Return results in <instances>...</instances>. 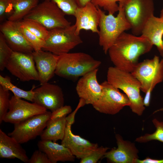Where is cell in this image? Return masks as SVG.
Here are the masks:
<instances>
[{
    "mask_svg": "<svg viewBox=\"0 0 163 163\" xmlns=\"http://www.w3.org/2000/svg\"><path fill=\"white\" fill-rule=\"evenodd\" d=\"M153 45L141 35L123 32L109 49L110 59L117 68L131 73L138 64L139 57L149 52Z\"/></svg>",
    "mask_w": 163,
    "mask_h": 163,
    "instance_id": "cell-1",
    "label": "cell"
},
{
    "mask_svg": "<svg viewBox=\"0 0 163 163\" xmlns=\"http://www.w3.org/2000/svg\"><path fill=\"white\" fill-rule=\"evenodd\" d=\"M101 63L85 53H68L59 56L55 74L74 80L98 69Z\"/></svg>",
    "mask_w": 163,
    "mask_h": 163,
    "instance_id": "cell-2",
    "label": "cell"
},
{
    "mask_svg": "<svg viewBox=\"0 0 163 163\" xmlns=\"http://www.w3.org/2000/svg\"><path fill=\"white\" fill-rule=\"evenodd\" d=\"M107 82L114 87L122 90L129 98L132 111L139 116L145 110L143 99L140 91L141 85L139 81L131 73L117 67L108 68L107 72Z\"/></svg>",
    "mask_w": 163,
    "mask_h": 163,
    "instance_id": "cell-3",
    "label": "cell"
},
{
    "mask_svg": "<svg viewBox=\"0 0 163 163\" xmlns=\"http://www.w3.org/2000/svg\"><path fill=\"white\" fill-rule=\"evenodd\" d=\"M118 14H106L97 6L99 12V43L105 54L118 37L126 30L131 29L130 24L125 17L122 4L119 3Z\"/></svg>",
    "mask_w": 163,
    "mask_h": 163,
    "instance_id": "cell-4",
    "label": "cell"
},
{
    "mask_svg": "<svg viewBox=\"0 0 163 163\" xmlns=\"http://www.w3.org/2000/svg\"><path fill=\"white\" fill-rule=\"evenodd\" d=\"M75 25L49 30L42 50L59 56L68 53L83 41L76 32Z\"/></svg>",
    "mask_w": 163,
    "mask_h": 163,
    "instance_id": "cell-5",
    "label": "cell"
},
{
    "mask_svg": "<svg viewBox=\"0 0 163 163\" xmlns=\"http://www.w3.org/2000/svg\"><path fill=\"white\" fill-rule=\"evenodd\" d=\"M65 15L55 2L44 0L34 8L24 18L37 21L49 30L71 25Z\"/></svg>",
    "mask_w": 163,
    "mask_h": 163,
    "instance_id": "cell-6",
    "label": "cell"
},
{
    "mask_svg": "<svg viewBox=\"0 0 163 163\" xmlns=\"http://www.w3.org/2000/svg\"><path fill=\"white\" fill-rule=\"evenodd\" d=\"M122 4L125 17L133 34L138 36L150 17L154 15L153 0H126Z\"/></svg>",
    "mask_w": 163,
    "mask_h": 163,
    "instance_id": "cell-7",
    "label": "cell"
},
{
    "mask_svg": "<svg viewBox=\"0 0 163 163\" xmlns=\"http://www.w3.org/2000/svg\"><path fill=\"white\" fill-rule=\"evenodd\" d=\"M103 90L101 95L92 105L93 108L100 113L114 115L126 106L130 105V101L125 94L121 92L107 81L101 83Z\"/></svg>",
    "mask_w": 163,
    "mask_h": 163,
    "instance_id": "cell-8",
    "label": "cell"
},
{
    "mask_svg": "<svg viewBox=\"0 0 163 163\" xmlns=\"http://www.w3.org/2000/svg\"><path fill=\"white\" fill-rule=\"evenodd\" d=\"M51 113L47 111L15 124L14 130L8 135L21 144L34 139L40 136L46 127Z\"/></svg>",
    "mask_w": 163,
    "mask_h": 163,
    "instance_id": "cell-9",
    "label": "cell"
},
{
    "mask_svg": "<svg viewBox=\"0 0 163 163\" xmlns=\"http://www.w3.org/2000/svg\"><path fill=\"white\" fill-rule=\"evenodd\" d=\"M5 68L22 82L39 81L38 74L32 53L13 51Z\"/></svg>",
    "mask_w": 163,
    "mask_h": 163,
    "instance_id": "cell-10",
    "label": "cell"
},
{
    "mask_svg": "<svg viewBox=\"0 0 163 163\" xmlns=\"http://www.w3.org/2000/svg\"><path fill=\"white\" fill-rule=\"evenodd\" d=\"M47 111L45 108L35 103H30L14 95L10 99L8 111L3 121L14 124Z\"/></svg>",
    "mask_w": 163,
    "mask_h": 163,
    "instance_id": "cell-11",
    "label": "cell"
},
{
    "mask_svg": "<svg viewBox=\"0 0 163 163\" xmlns=\"http://www.w3.org/2000/svg\"><path fill=\"white\" fill-rule=\"evenodd\" d=\"M33 102L51 112L64 106L62 89L59 86L47 82L34 90Z\"/></svg>",
    "mask_w": 163,
    "mask_h": 163,
    "instance_id": "cell-12",
    "label": "cell"
},
{
    "mask_svg": "<svg viewBox=\"0 0 163 163\" xmlns=\"http://www.w3.org/2000/svg\"><path fill=\"white\" fill-rule=\"evenodd\" d=\"M0 30L7 43L13 51L32 53L34 51L21 30L18 21L8 20L0 25Z\"/></svg>",
    "mask_w": 163,
    "mask_h": 163,
    "instance_id": "cell-13",
    "label": "cell"
},
{
    "mask_svg": "<svg viewBox=\"0 0 163 163\" xmlns=\"http://www.w3.org/2000/svg\"><path fill=\"white\" fill-rule=\"evenodd\" d=\"M98 69L85 75L79 79L76 90L80 98L83 99L86 104H93L99 98L103 92V87L97 79Z\"/></svg>",
    "mask_w": 163,
    "mask_h": 163,
    "instance_id": "cell-14",
    "label": "cell"
},
{
    "mask_svg": "<svg viewBox=\"0 0 163 163\" xmlns=\"http://www.w3.org/2000/svg\"><path fill=\"white\" fill-rule=\"evenodd\" d=\"M72 124L66 122L65 134L61 144L69 149L75 157L82 159L89 155L98 145L97 143L91 142L74 134L71 129Z\"/></svg>",
    "mask_w": 163,
    "mask_h": 163,
    "instance_id": "cell-15",
    "label": "cell"
},
{
    "mask_svg": "<svg viewBox=\"0 0 163 163\" xmlns=\"http://www.w3.org/2000/svg\"><path fill=\"white\" fill-rule=\"evenodd\" d=\"M117 147L107 152L104 157L114 163H136L138 159V151L134 144L124 140L120 135L115 136Z\"/></svg>",
    "mask_w": 163,
    "mask_h": 163,
    "instance_id": "cell-16",
    "label": "cell"
},
{
    "mask_svg": "<svg viewBox=\"0 0 163 163\" xmlns=\"http://www.w3.org/2000/svg\"><path fill=\"white\" fill-rule=\"evenodd\" d=\"M74 16L76 19L75 24L76 27V32L79 35L82 30H90L98 34L99 21V15L97 7L91 2L82 7H78Z\"/></svg>",
    "mask_w": 163,
    "mask_h": 163,
    "instance_id": "cell-17",
    "label": "cell"
},
{
    "mask_svg": "<svg viewBox=\"0 0 163 163\" xmlns=\"http://www.w3.org/2000/svg\"><path fill=\"white\" fill-rule=\"evenodd\" d=\"M32 54L38 74L39 81L41 84L48 82L55 74L59 56L42 50L34 51Z\"/></svg>",
    "mask_w": 163,
    "mask_h": 163,
    "instance_id": "cell-18",
    "label": "cell"
},
{
    "mask_svg": "<svg viewBox=\"0 0 163 163\" xmlns=\"http://www.w3.org/2000/svg\"><path fill=\"white\" fill-rule=\"evenodd\" d=\"M160 60L155 56L151 59H146L139 62L131 73L140 82L141 90L145 94L148 90L152 80L158 69Z\"/></svg>",
    "mask_w": 163,
    "mask_h": 163,
    "instance_id": "cell-19",
    "label": "cell"
},
{
    "mask_svg": "<svg viewBox=\"0 0 163 163\" xmlns=\"http://www.w3.org/2000/svg\"><path fill=\"white\" fill-rule=\"evenodd\" d=\"M21 143L14 138L7 135L0 129V158L12 159L18 158L27 163L29 158Z\"/></svg>",
    "mask_w": 163,
    "mask_h": 163,
    "instance_id": "cell-20",
    "label": "cell"
},
{
    "mask_svg": "<svg viewBox=\"0 0 163 163\" xmlns=\"http://www.w3.org/2000/svg\"><path fill=\"white\" fill-rule=\"evenodd\" d=\"M37 146L39 149L46 154L51 163L75 161V156L69 149L62 144L41 139L38 142Z\"/></svg>",
    "mask_w": 163,
    "mask_h": 163,
    "instance_id": "cell-21",
    "label": "cell"
},
{
    "mask_svg": "<svg viewBox=\"0 0 163 163\" xmlns=\"http://www.w3.org/2000/svg\"><path fill=\"white\" fill-rule=\"evenodd\" d=\"M141 35L147 38L155 45L163 57V18L153 15L145 25Z\"/></svg>",
    "mask_w": 163,
    "mask_h": 163,
    "instance_id": "cell-22",
    "label": "cell"
},
{
    "mask_svg": "<svg viewBox=\"0 0 163 163\" xmlns=\"http://www.w3.org/2000/svg\"><path fill=\"white\" fill-rule=\"evenodd\" d=\"M66 116L53 119L48 122L46 128L40 136L41 140L56 142L63 139L66 125Z\"/></svg>",
    "mask_w": 163,
    "mask_h": 163,
    "instance_id": "cell-23",
    "label": "cell"
},
{
    "mask_svg": "<svg viewBox=\"0 0 163 163\" xmlns=\"http://www.w3.org/2000/svg\"><path fill=\"white\" fill-rule=\"evenodd\" d=\"M39 0H9L12 10L11 14L8 20L20 21L38 4Z\"/></svg>",
    "mask_w": 163,
    "mask_h": 163,
    "instance_id": "cell-24",
    "label": "cell"
},
{
    "mask_svg": "<svg viewBox=\"0 0 163 163\" xmlns=\"http://www.w3.org/2000/svg\"><path fill=\"white\" fill-rule=\"evenodd\" d=\"M0 85L5 88L11 91L14 95L17 97L23 98L27 100L33 102L35 86L28 91L23 90L14 85L11 81V78L8 76L3 77L0 75Z\"/></svg>",
    "mask_w": 163,
    "mask_h": 163,
    "instance_id": "cell-25",
    "label": "cell"
},
{
    "mask_svg": "<svg viewBox=\"0 0 163 163\" xmlns=\"http://www.w3.org/2000/svg\"><path fill=\"white\" fill-rule=\"evenodd\" d=\"M29 30L40 39L44 40L46 39L49 30L38 22L29 19L23 18L20 21Z\"/></svg>",
    "mask_w": 163,
    "mask_h": 163,
    "instance_id": "cell-26",
    "label": "cell"
},
{
    "mask_svg": "<svg viewBox=\"0 0 163 163\" xmlns=\"http://www.w3.org/2000/svg\"><path fill=\"white\" fill-rule=\"evenodd\" d=\"M156 128L152 134L147 133L137 138L135 141L139 143H145L152 140H157L163 142V122L154 118L152 121Z\"/></svg>",
    "mask_w": 163,
    "mask_h": 163,
    "instance_id": "cell-27",
    "label": "cell"
},
{
    "mask_svg": "<svg viewBox=\"0 0 163 163\" xmlns=\"http://www.w3.org/2000/svg\"><path fill=\"white\" fill-rule=\"evenodd\" d=\"M163 81V59L160 60L157 72L152 80L149 88L145 93L143 99V103L145 107L149 106L152 92L158 84Z\"/></svg>",
    "mask_w": 163,
    "mask_h": 163,
    "instance_id": "cell-28",
    "label": "cell"
},
{
    "mask_svg": "<svg viewBox=\"0 0 163 163\" xmlns=\"http://www.w3.org/2000/svg\"><path fill=\"white\" fill-rule=\"evenodd\" d=\"M19 28L28 42L31 44L34 51L41 50L45 41L40 39L27 29L20 21H18Z\"/></svg>",
    "mask_w": 163,
    "mask_h": 163,
    "instance_id": "cell-29",
    "label": "cell"
},
{
    "mask_svg": "<svg viewBox=\"0 0 163 163\" xmlns=\"http://www.w3.org/2000/svg\"><path fill=\"white\" fill-rule=\"evenodd\" d=\"M13 51L6 42L3 34L0 33V70L3 71Z\"/></svg>",
    "mask_w": 163,
    "mask_h": 163,
    "instance_id": "cell-30",
    "label": "cell"
},
{
    "mask_svg": "<svg viewBox=\"0 0 163 163\" xmlns=\"http://www.w3.org/2000/svg\"><path fill=\"white\" fill-rule=\"evenodd\" d=\"M126 0H92L91 2L95 6L103 8L109 14H113L118 11L119 6L117 2L124 3Z\"/></svg>",
    "mask_w": 163,
    "mask_h": 163,
    "instance_id": "cell-31",
    "label": "cell"
},
{
    "mask_svg": "<svg viewBox=\"0 0 163 163\" xmlns=\"http://www.w3.org/2000/svg\"><path fill=\"white\" fill-rule=\"evenodd\" d=\"M9 91L0 85V123L9 109L10 99Z\"/></svg>",
    "mask_w": 163,
    "mask_h": 163,
    "instance_id": "cell-32",
    "label": "cell"
},
{
    "mask_svg": "<svg viewBox=\"0 0 163 163\" xmlns=\"http://www.w3.org/2000/svg\"><path fill=\"white\" fill-rule=\"evenodd\" d=\"M55 2L66 14L73 15L78 7L75 0H44Z\"/></svg>",
    "mask_w": 163,
    "mask_h": 163,
    "instance_id": "cell-33",
    "label": "cell"
},
{
    "mask_svg": "<svg viewBox=\"0 0 163 163\" xmlns=\"http://www.w3.org/2000/svg\"><path fill=\"white\" fill-rule=\"evenodd\" d=\"M109 148L103 146L98 147L89 155L81 159L80 163H96L103 157Z\"/></svg>",
    "mask_w": 163,
    "mask_h": 163,
    "instance_id": "cell-34",
    "label": "cell"
},
{
    "mask_svg": "<svg viewBox=\"0 0 163 163\" xmlns=\"http://www.w3.org/2000/svg\"><path fill=\"white\" fill-rule=\"evenodd\" d=\"M27 163H51L46 154L39 149L35 150Z\"/></svg>",
    "mask_w": 163,
    "mask_h": 163,
    "instance_id": "cell-35",
    "label": "cell"
},
{
    "mask_svg": "<svg viewBox=\"0 0 163 163\" xmlns=\"http://www.w3.org/2000/svg\"><path fill=\"white\" fill-rule=\"evenodd\" d=\"M72 110L70 106L64 105L52 112L50 119H53L66 116L67 114L71 113Z\"/></svg>",
    "mask_w": 163,
    "mask_h": 163,
    "instance_id": "cell-36",
    "label": "cell"
},
{
    "mask_svg": "<svg viewBox=\"0 0 163 163\" xmlns=\"http://www.w3.org/2000/svg\"><path fill=\"white\" fill-rule=\"evenodd\" d=\"M11 10L9 0H0V22L4 20L7 13H10L11 15L12 13Z\"/></svg>",
    "mask_w": 163,
    "mask_h": 163,
    "instance_id": "cell-37",
    "label": "cell"
},
{
    "mask_svg": "<svg viewBox=\"0 0 163 163\" xmlns=\"http://www.w3.org/2000/svg\"><path fill=\"white\" fill-rule=\"evenodd\" d=\"M136 163H163V159H154L147 157L143 160L138 159L136 161Z\"/></svg>",
    "mask_w": 163,
    "mask_h": 163,
    "instance_id": "cell-38",
    "label": "cell"
},
{
    "mask_svg": "<svg viewBox=\"0 0 163 163\" xmlns=\"http://www.w3.org/2000/svg\"><path fill=\"white\" fill-rule=\"evenodd\" d=\"M92 0H75L78 7H82Z\"/></svg>",
    "mask_w": 163,
    "mask_h": 163,
    "instance_id": "cell-39",
    "label": "cell"
},
{
    "mask_svg": "<svg viewBox=\"0 0 163 163\" xmlns=\"http://www.w3.org/2000/svg\"><path fill=\"white\" fill-rule=\"evenodd\" d=\"M160 111H163V107L160 108L159 109H158L155 110L153 113V114H154V113H157V112H160Z\"/></svg>",
    "mask_w": 163,
    "mask_h": 163,
    "instance_id": "cell-40",
    "label": "cell"
},
{
    "mask_svg": "<svg viewBox=\"0 0 163 163\" xmlns=\"http://www.w3.org/2000/svg\"><path fill=\"white\" fill-rule=\"evenodd\" d=\"M160 17L163 19V7L160 11Z\"/></svg>",
    "mask_w": 163,
    "mask_h": 163,
    "instance_id": "cell-41",
    "label": "cell"
}]
</instances>
